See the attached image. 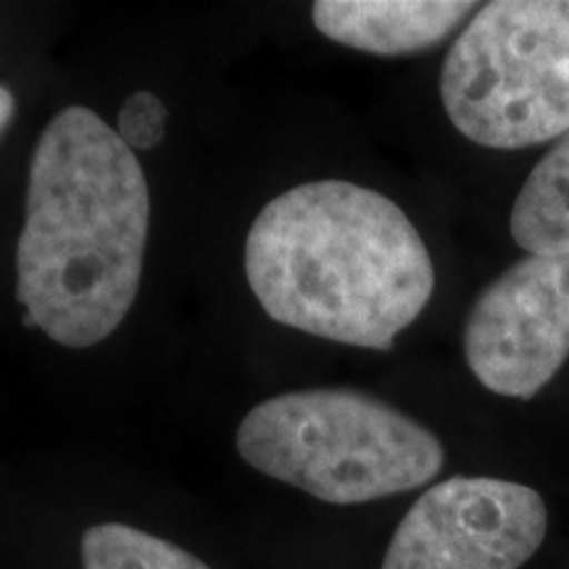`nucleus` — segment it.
<instances>
[{"label": "nucleus", "mask_w": 569, "mask_h": 569, "mask_svg": "<svg viewBox=\"0 0 569 569\" xmlns=\"http://www.w3.org/2000/svg\"><path fill=\"white\" fill-rule=\"evenodd\" d=\"M246 277L274 322L388 351L436 290L422 234L388 196L346 180L290 188L246 238Z\"/></svg>", "instance_id": "2"}, {"label": "nucleus", "mask_w": 569, "mask_h": 569, "mask_svg": "<svg viewBox=\"0 0 569 569\" xmlns=\"http://www.w3.org/2000/svg\"><path fill=\"white\" fill-rule=\"evenodd\" d=\"M238 453L267 478L340 507L407 493L446 465L427 427L348 388L267 398L240 422Z\"/></svg>", "instance_id": "3"}, {"label": "nucleus", "mask_w": 569, "mask_h": 569, "mask_svg": "<svg viewBox=\"0 0 569 569\" xmlns=\"http://www.w3.org/2000/svg\"><path fill=\"white\" fill-rule=\"evenodd\" d=\"M549 532L538 490L498 478H448L417 498L382 569H519Z\"/></svg>", "instance_id": "5"}, {"label": "nucleus", "mask_w": 569, "mask_h": 569, "mask_svg": "<svg viewBox=\"0 0 569 569\" xmlns=\"http://www.w3.org/2000/svg\"><path fill=\"white\" fill-rule=\"evenodd\" d=\"M440 101L467 140L519 151L569 130V0H493L440 71Z\"/></svg>", "instance_id": "4"}, {"label": "nucleus", "mask_w": 569, "mask_h": 569, "mask_svg": "<svg viewBox=\"0 0 569 569\" xmlns=\"http://www.w3.org/2000/svg\"><path fill=\"white\" fill-rule=\"evenodd\" d=\"M167 106L153 92H132L117 117V134L130 151H153L167 132Z\"/></svg>", "instance_id": "10"}, {"label": "nucleus", "mask_w": 569, "mask_h": 569, "mask_svg": "<svg viewBox=\"0 0 569 569\" xmlns=\"http://www.w3.org/2000/svg\"><path fill=\"white\" fill-rule=\"evenodd\" d=\"M13 113H17V98H13L9 88H0V134L11 124Z\"/></svg>", "instance_id": "11"}, {"label": "nucleus", "mask_w": 569, "mask_h": 569, "mask_svg": "<svg viewBox=\"0 0 569 569\" xmlns=\"http://www.w3.org/2000/svg\"><path fill=\"white\" fill-rule=\"evenodd\" d=\"M151 193L134 151L84 106L42 130L17 240L24 325L67 348L101 343L138 298Z\"/></svg>", "instance_id": "1"}, {"label": "nucleus", "mask_w": 569, "mask_h": 569, "mask_svg": "<svg viewBox=\"0 0 569 569\" xmlns=\"http://www.w3.org/2000/svg\"><path fill=\"white\" fill-rule=\"evenodd\" d=\"M82 569H211L169 540L122 522H101L84 530Z\"/></svg>", "instance_id": "9"}, {"label": "nucleus", "mask_w": 569, "mask_h": 569, "mask_svg": "<svg viewBox=\"0 0 569 569\" xmlns=\"http://www.w3.org/2000/svg\"><path fill=\"white\" fill-rule=\"evenodd\" d=\"M472 375L503 398L538 396L569 359V253H525L482 290L465 327Z\"/></svg>", "instance_id": "6"}, {"label": "nucleus", "mask_w": 569, "mask_h": 569, "mask_svg": "<svg viewBox=\"0 0 569 569\" xmlns=\"http://www.w3.org/2000/svg\"><path fill=\"white\" fill-rule=\"evenodd\" d=\"M509 230L525 253H569V130L532 167L511 209Z\"/></svg>", "instance_id": "8"}, {"label": "nucleus", "mask_w": 569, "mask_h": 569, "mask_svg": "<svg viewBox=\"0 0 569 569\" xmlns=\"http://www.w3.org/2000/svg\"><path fill=\"white\" fill-rule=\"evenodd\" d=\"M475 3L461 0H317L311 21L327 40L375 56H409L443 42Z\"/></svg>", "instance_id": "7"}]
</instances>
